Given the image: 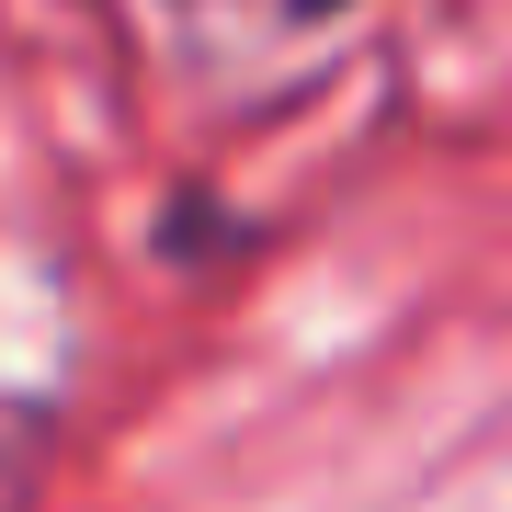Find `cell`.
I'll return each mask as SVG.
<instances>
[{
    "label": "cell",
    "instance_id": "1",
    "mask_svg": "<svg viewBox=\"0 0 512 512\" xmlns=\"http://www.w3.org/2000/svg\"><path fill=\"white\" fill-rule=\"evenodd\" d=\"M183 12H217V0H183ZM285 12H330V0H285Z\"/></svg>",
    "mask_w": 512,
    "mask_h": 512
}]
</instances>
